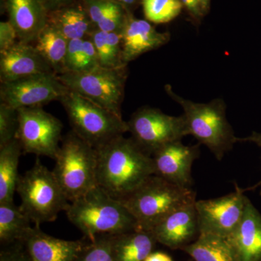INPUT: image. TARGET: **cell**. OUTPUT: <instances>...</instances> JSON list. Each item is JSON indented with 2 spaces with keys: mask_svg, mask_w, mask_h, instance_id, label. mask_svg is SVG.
Instances as JSON below:
<instances>
[{
  "mask_svg": "<svg viewBox=\"0 0 261 261\" xmlns=\"http://www.w3.org/2000/svg\"><path fill=\"white\" fill-rule=\"evenodd\" d=\"M89 37L97 53L99 66L108 68L126 67L122 59V37L120 33L106 32L94 29Z\"/></svg>",
  "mask_w": 261,
  "mask_h": 261,
  "instance_id": "obj_26",
  "label": "cell"
},
{
  "mask_svg": "<svg viewBox=\"0 0 261 261\" xmlns=\"http://www.w3.org/2000/svg\"><path fill=\"white\" fill-rule=\"evenodd\" d=\"M195 1L197 2V3H199L200 4V0H195Z\"/></svg>",
  "mask_w": 261,
  "mask_h": 261,
  "instance_id": "obj_41",
  "label": "cell"
},
{
  "mask_svg": "<svg viewBox=\"0 0 261 261\" xmlns=\"http://www.w3.org/2000/svg\"><path fill=\"white\" fill-rule=\"evenodd\" d=\"M68 91L56 73H42L1 83L0 99L16 110L42 107L51 101L61 100Z\"/></svg>",
  "mask_w": 261,
  "mask_h": 261,
  "instance_id": "obj_11",
  "label": "cell"
},
{
  "mask_svg": "<svg viewBox=\"0 0 261 261\" xmlns=\"http://www.w3.org/2000/svg\"><path fill=\"white\" fill-rule=\"evenodd\" d=\"M95 149L97 185L118 200L154 174L152 156L132 138L121 136Z\"/></svg>",
  "mask_w": 261,
  "mask_h": 261,
  "instance_id": "obj_1",
  "label": "cell"
},
{
  "mask_svg": "<svg viewBox=\"0 0 261 261\" xmlns=\"http://www.w3.org/2000/svg\"><path fill=\"white\" fill-rule=\"evenodd\" d=\"M7 9L20 42H35L47 25L48 15L42 0H7Z\"/></svg>",
  "mask_w": 261,
  "mask_h": 261,
  "instance_id": "obj_18",
  "label": "cell"
},
{
  "mask_svg": "<svg viewBox=\"0 0 261 261\" xmlns=\"http://www.w3.org/2000/svg\"><path fill=\"white\" fill-rule=\"evenodd\" d=\"M126 69V67L108 68L99 66L89 71L66 72L58 76L70 91L122 117Z\"/></svg>",
  "mask_w": 261,
  "mask_h": 261,
  "instance_id": "obj_8",
  "label": "cell"
},
{
  "mask_svg": "<svg viewBox=\"0 0 261 261\" xmlns=\"http://www.w3.org/2000/svg\"><path fill=\"white\" fill-rule=\"evenodd\" d=\"M55 73L34 45L18 41L0 54L1 83L42 73Z\"/></svg>",
  "mask_w": 261,
  "mask_h": 261,
  "instance_id": "obj_16",
  "label": "cell"
},
{
  "mask_svg": "<svg viewBox=\"0 0 261 261\" xmlns=\"http://www.w3.org/2000/svg\"><path fill=\"white\" fill-rule=\"evenodd\" d=\"M113 1L116 2V3H119L120 5L124 7L133 5L137 2V0H113Z\"/></svg>",
  "mask_w": 261,
  "mask_h": 261,
  "instance_id": "obj_39",
  "label": "cell"
},
{
  "mask_svg": "<svg viewBox=\"0 0 261 261\" xmlns=\"http://www.w3.org/2000/svg\"><path fill=\"white\" fill-rule=\"evenodd\" d=\"M113 0H86V11L92 23L96 25L112 8Z\"/></svg>",
  "mask_w": 261,
  "mask_h": 261,
  "instance_id": "obj_32",
  "label": "cell"
},
{
  "mask_svg": "<svg viewBox=\"0 0 261 261\" xmlns=\"http://www.w3.org/2000/svg\"><path fill=\"white\" fill-rule=\"evenodd\" d=\"M21 243L29 261H75L87 242L54 238L35 226Z\"/></svg>",
  "mask_w": 261,
  "mask_h": 261,
  "instance_id": "obj_15",
  "label": "cell"
},
{
  "mask_svg": "<svg viewBox=\"0 0 261 261\" xmlns=\"http://www.w3.org/2000/svg\"><path fill=\"white\" fill-rule=\"evenodd\" d=\"M51 171L69 202L97 186L96 149L74 132L65 136Z\"/></svg>",
  "mask_w": 261,
  "mask_h": 261,
  "instance_id": "obj_5",
  "label": "cell"
},
{
  "mask_svg": "<svg viewBox=\"0 0 261 261\" xmlns=\"http://www.w3.org/2000/svg\"><path fill=\"white\" fill-rule=\"evenodd\" d=\"M228 238L240 261H261V214L250 200L238 228Z\"/></svg>",
  "mask_w": 261,
  "mask_h": 261,
  "instance_id": "obj_19",
  "label": "cell"
},
{
  "mask_svg": "<svg viewBox=\"0 0 261 261\" xmlns=\"http://www.w3.org/2000/svg\"><path fill=\"white\" fill-rule=\"evenodd\" d=\"M99 66L97 53L90 37L84 39L82 56L76 72H87Z\"/></svg>",
  "mask_w": 261,
  "mask_h": 261,
  "instance_id": "obj_31",
  "label": "cell"
},
{
  "mask_svg": "<svg viewBox=\"0 0 261 261\" xmlns=\"http://www.w3.org/2000/svg\"><path fill=\"white\" fill-rule=\"evenodd\" d=\"M127 15L123 5L115 2L112 8L97 23V29L103 32L121 34Z\"/></svg>",
  "mask_w": 261,
  "mask_h": 261,
  "instance_id": "obj_30",
  "label": "cell"
},
{
  "mask_svg": "<svg viewBox=\"0 0 261 261\" xmlns=\"http://www.w3.org/2000/svg\"><path fill=\"white\" fill-rule=\"evenodd\" d=\"M47 23L56 29L68 41L84 39L92 32V20L85 9L81 8H63L48 16Z\"/></svg>",
  "mask_w": 261,
  "mask_h": 261,
  "instance_id": "obj_23",
  "label": "cell"
},
{
  "mask_svg": "<svg viewBox=\"0 0 261 261\" xmlns=\"http://www.w3.org/2000/svg\"><path fill=\"white\" fill-rule=\"evenodd\" d=\"M84 39H72L68 42L65 58V72H76L82 56Z\"/></svg>",
  "mask_w": 261,
  "mask_h": 261,
  "instance_id": "obj_33",
  "label": "cell"
},
{
  "mask_svg": "<svg viewBox=\"0 0 261 261\" xmlns=\"http://www.w3.org/2000/svg\"><path fill=\"white\" fill-rule=\"evenodd\" d=\"M195 202L182 206L152 229L158 243L172 250H183L200 236Z\"/></svg>",
  "mask_w": 261,
  "mask_h": 261,
  "instance_id": "obj_14",
  "label": "cell"
},
{
  "mask_svg": "<svg viewBox=\"0 0 261 261\" xmlns=\"http://www.w3.org/2000/svg\"><path fill=\"white\" fill-rule=\"evenodd\" d=\"M146 19L154 23H166L176 18L181 13L180 0H142Z\"/></svg>",
  "mask_w": 261,
  "mask_h": 261,
  "instance_id": "obj_27",
  "label": "cell"
},
{
  "mask_svg": "<svg viewBox=\"0 0 261 261\" xmlns=\"http://www.w3.org/2000/svg\"><path fill=\"white\" fill-rule=\"evenodd\" d=\"M18 39V33L10 21L0 23V54L13 47Z\"/></svg>",
  "mask_w": 261,
  "mask_h": 261,
  "instance_id": "obj_34",
  "label": "cell"
},
{
  "mask_svg": "<svg viewBox=\"0 0 261 261\" xmlns=\"http://www.w3.org/2000/svg\"><path fill=\"white\" fill-rule=\"evenodd\" d=\"M60 102L75 135L94 149L128 132L127 122L76 92L68 91Z\"/></svg>",
  "mask_w": 261,
  "mask_h": 261,
  "instance_id": "obj_7",
  "label": "cell"
},
{
  "mask_svg": "<svg viewBox=\"0 0 261 261\" xmlns=\"http://www.w3.org/2000/svg\"><path fill=\"white\" fill-rule=\"evenodd\" d=\"M23 149L14 140L0 147V202L14 201L20 175L18 165Z\"/></svg>",
  "mask_w": 261,
  "mask_h": 261,
  "instance_id": "obj_22",
  "label": "cell"
},
{
  "mask_svg": "<svg viewBox=\"0 0 261 261\" xmlns=\"http://www.w3.org/2000/svg\"><path fill=\"white\" fill-rule=\"evenodd\" d=\"M235 191L222 197L196 200L200 233L228 238L238 228L249 199L243 189L235 185Z\"/></svg>",
  "mask_w": 261,
  "mask_h": 261,
  "instance_id": "obj_12",
  "label": "cell"
},
{
  "mask_svg": "<svg viewBox=\"0 0 261 261\" xmlns=\"http://www.w3.org/2000/svg\"><path fill=\"white\" fill-rule=\"evenodd\" d=\"M210 1L211 0H200L201 8H202L203 13H207L209 5H210Z\"/></svg>",
  "mask_w": 261,
  "mask_h": 261,
  "instance_id": "obj_38",
  "label": "cell"
},
{
  "mask_svg": "<svg viewBox=\"0 0 261 261\" xmlns=\"http://www.w3.org/2000/svg\"><path fill=\"white\" fill-rule=\"evenodd\" d=\"M18 127V110L0 103V147L16 139Z\"/></svg>",
  "mask_w": 261,
  "mask_h": 261,
  "instance_id": "obj_29",
  "label": "cell"
},
{
  "mask_svg": "<svg viewBox=\"0 0 261 261\" xmlns=\"http://www.w3.org/2000/svg\"><path fill=\"white\" fill-rule=\"evenodd\" d=\"M127 123L132 138L151 156L168 142L181 140L188 135L183 115L169 116L156 108H140Z\"/></svg>",
  "mask_w": 261,
  "mask_h": 261,
  "instance_id": "obj_9",
  "label": "cell"
},
{
  "mask_svg": "<svg viewBox=\"0 0 261 261\" xmlns=\"http://www.w3.org/2000/svg\"><path fill=\"white\" fill-rule=\"evenodd\" d=\"M18 111L16 139L24 153L56 159L63 132L62 122L42 107L20 108Z\"/></svg>",
  "mask_w": 261,
  "mask_h": 261,
  "instance_id": "obj_10",
  "label": "cell"
},
{
  "mask_svg": "<svg viewBox=\"0 0 261 261\" xmlns=\"http://www.w3.org/2000/svg\"><path fill=\"white\" fill-rule=\"evenodd\" d=\"M158 243L152 231L136 228L113 235V253L115 261H144Z\"/></svg>",
  "mask_w": 261,
  "mask_h": 261,
  "instance_id": "obj_20",
  "label": "cell"
},
{
  "mask_svg": "<svg viewBox=\"0 0 261 261\" xmlns=\"http://www.w3.org/2000/svg\"><path fill=\"white\" fill-rule=\"evenodd\" d=\"M65 211L68 220L88 240L99 235H117L140 228L123 202L98 185L70 202Z\"/></svg>",
  "mask_w": 261,
  "mask_h": 261,
  "instance_id": "obj_2",
  "label": "cell"
},
{
  "mask_svg": "<svg viewBox=\"0 0 261 261\" xmlns=\"http://www.w3.org/2000/svg\"><path fill=\"white\" fill-rule=\"evenodd\" d=\"M113 235L105 234L88 240L75 261H115Z\"/></svg>",
  "mask_w": 261,
  "mask_h": 261,
  "instance_id": "obj_28",
  "label": "cell"
},
{
  "mask_svg": "<svg viewBox=\"0 0 261 261\" xmlns=\"http://www.w3.org/2000/svg\"><path fill=\"white\" fill-rule=\"evenodd\" d=\"M30 219L13 202H0V241L5 245L21 243L29 232Z\"/></svg>",
  "mask_w": 261,
  "mask_h": 261,
  "instance_id": "obj_25",
  "label": "cell"
},
{
  "mask_svg": "<svg viewBox=\"0 0 261 261\" xmlns=\"http://www.w3.org/2000/svg\"><path fill=\"white\" fill-rule=\"evenodd\" d=\"M121 201L141 229H152L168 215L196 201L192 188L182 187L154 174Z\"/></svg>",
  "mask_w": 261,
  "mask_h": 261,
  "instance_id": "obj_4",
  "label": "cell"
},
{
  "mask_svg": "<svg viewBox=\"0 0 261 261\" xmlns=\"http://www.w3.org/2000/svg\"><path fill=\"white\" fill-rule=\"evenodd\" d=\"M47 1L51 3V4L57 5H61L63 3H66V2L69 1V0H47Z\"/></svg>",
  "mask_w": 261,
  "mask_h": 261,
  "instance_id": "obj_40",
  "label": "cell"
},
{
  "mask_svg": "<svg viewBox=\"0 0 261 261\" xmlns=\"http://www.w3.org/2000/svg\"><path fill=\"white\" fill-rule=\"evenodd\" d=\"M165 89L183 109L188 135L193 136L200 145L210 149L218 161L224 159L238 142L226 117L224 99L217 98L209 102H195L175 93L171 86L166 85Z\"/></svg>",
  "mask_w": 261,
  "mask_h": 261,
  "instance_id": "obj_3",
  "label": "cell"
},
{
  "mask_svg": "<svg viewBox=\"0 0 261 261\" xmlns=\"http://www.w3.org/2000/svg\"><path fill=\"white\" fill-rule=\"evenodd\" d=\"M238 142H252V143L256 144V145L261 148V133H258V132H252L251 135L249 136V137H245V138H238ZM260 184L261 181L259 182L258 185H260ZM257 185H256V186H257ZM254 187L248 189V190H251V189L254 188Z\"/></svg>",
  "mask_w": 261,
  "mask_h": 261,
  "instance_id": "obj_36",
  "label": "cell"
},
{
  "mask_svg": "<svg viewBox=\"0 0 261 261\" xmlns=\"http://www.w3.org/2000/svg\"><path fill=\"white\" fill-rule=\"evenodd\" d=\"M200 145H185L181 140L160 147L152 154L154 174L178 186L192 188V165L200 157Z\"/></svg>",
  "mask_w": 261,
  "mask_h": 261,
  "instance_id": "obj_13",
  "label": "cell"
},
{
  "mask_svg": "<svg viewBox=\"0 0 261 261\" xmlns=\"http://www.w3.org/2000/svg\"><path fill=\"white\" fill-rule=\"evenodd\" d=\"M0 261H29L22 243L13 244L0 253Z\"/></svg>",
  "mask_w": 261,
  "mask_h": 261,
  "instance_id": "obj_35",
  "label": "cell"
},
{
  "mask_svg": "<svg viewBox=\"0 0 261 261\" xmlns=\"http://www.w3.org/2000/svg\"><path fill=\"white\" fill-rule=\"evenodd\" d=\"M16 192L21 200L20 207L35 226L54 221L70 204L53 171L38 159L34 166L20 176Z\"/></svg>",
  "mask_w": 261,
  "mask_h": 261,
  "instance_id": "obj_6",
  "label": "cell"
},
{
  "mask_svg": "<svg viewBox=\"0 0 261 261\" xmlns=\"http://www.w3.org/2000/svg\"><path fill=\"white\" fill-rule=\"evenodd\" d=\"M144 261H173L168 254L162 252H152Z\"/></svg>",
  "mask_w": 261,
  "mask_h": 261,
  "instance_id": "obj_37",
  "label": "cell"
},
{
  "mask_svg": "<svg viewBox=\"0 0 261 261\" xmlns=\"http://www.w3.org/2000/svg\"><path fill=\"white\" fill-rule=\"evenodd\" d=\"M121 34L122 59L125 65L146 53L162 47L170 40L168 33L158 32L147 20L134 18L128 13Z\"/></svg>",
  "mask_w": 261,
  "mask_h": 261,
  "instance_id": "obj_17",
  "label": "cell"
},
{
  "mask_svg": "<svg viewBox=\"0 0 261 261\" xmlns=\"http://www.w3.org/2000/svg\"><path fill=\"white\" fill-rule=\"evenodd\" d=\"M68 42L64 36L48 23L34 42V47L57 75L63 74L65 72Z\"/></svg>",
  "mask_w": 261,
  "mask_h": 261,
  "instance_id": "obj_24",
  "label": "cell"
},
{
  "mask_svg": "<svg viewBox=\"0 0 261 261\" xmlns=\"http://www.w3.org/2000/svg\"><path fill=\"white\" fill-rule=\"evenodd\" d=\"M182 250L194 261H240L229 239L218 235L200 233Z\"/></svg>",
  "mask_w": 261,
  "mask_h": 261,
  "instance_id": "obj_21",
  "label": "cell"
}]
</instances>
